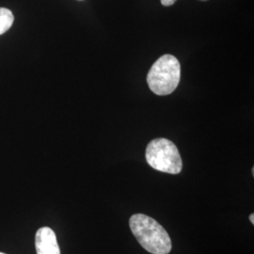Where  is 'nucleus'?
I'll return each instance as SVG.
<instances>
[{"instance_id":"1","label":"nucleus","mask_w":254,"mask_h":254,"mask_svg":"<svg viewBox=\"0 0 254 254\" xmlns=\"http://www.w3.org/2000/svg\"><path fill=\"white\" fill-rule=\"evenodd\" d=\"M129 226L141 247L152 254H169L172 240L168 232L155 219L144 214H135L129 219Z\"/></svg>"},{"instance_id":"2","label":"nucleus","mask_w":254,"mask_h":254,"mask_svg":"<svg viewBox=\"0 0 254 254\" xmlns=\"http://www.w3.org/2000/svg\"><path fill=\"white\" fill-rule=\"evenodd\" d=\"M181 78V65L172 55L160 57L151 67L147 74L150 90L156 95H169L179 85Z\"/></svg>"},{"instance_id":"3","label":"nucleus","mask_w":254,"mask_h":254,"mask_svg":"<svg viewBox=\"0 0 254 254\" xmlns=\"http://www.w3.org/2000/svg\"><path fill=\"white\" fill-rule=\"evenodd\" d=\"M146 160L158 172L178 174L181 173L183 161L177 147L167 138H155L146 149Z\"/></svg>"},{"instance_id":"4","label":"nucleus","mask_w":254,"mask_h":254,"mask_svg":"<svg viewBox=\"0 0 254 254\" xmlns=\"http://www.w3.org/2000/svg\"><path fill=\"white\" fill-rule=\"evenodd\" d=\"M37 254H61L54 231L49 227L40 228L35 236Z\"/></svg>"},{"instance_id":"5","label":"nucleus","mask_w":254,"mask_h":254,"mask_svg":"<svg viewBox=\"0 0 254 254\" xmlns=\"http://www.w3.org/2000/svg\"><path fill=\"white\" fill-rule=\"evenodd\" d=\"M13 14L8 9L0 8V35L9 30L13 24Z\"/></svg>"},{"instance_id":"6","label":"nucleus","mask_w":254,"mask_h":254,"mask_svg":"<svg viewBox=\"0 0 254 254\" xmlns=\"http://www.w3.org/2000/svg\"><path fill=\"white\" fill-rule=\"evenodd\" d=\"M177 0H161V4L165 7H169L173 5Z\"/></svg>"},{"instance_id":"7","label":"nucleus","mask_w":254,"mask_h":254,"mask_svg":"<svg viewBox=\"0 0 254 254\" xmlns=\"http://www.w3.org/2000/svg\"><path fill=\"white\" fill-rule=\"evenodd\" d=\"M250 220H251V222L254 224V214H252L251 216H250Z\"/></svg>"},{"instance_id":"8","label":"nucleus","mask_w":254,"mask_h":254,"mask_svg":"<svg viewBox=\"0 0 254 254\" xmlns=\"http://www.w3.org/2000/svg\"><path fill=\"white\" fill-rule=\"evenodd\" d=\"M200 1H207V0H200Z\"/></svg>"},{"instance_id":"9","label":"nucleus","mask_w":254,"mask_h":254,"mask_svg":"<svg viewBox=\"0 0 254 254\" xmlns=\"http://www.w3.org/2000/svg\"><path fill=\"white\" fill-rule=\"evenodd\" d=\"M0 254H3V253H0Z\"/></svg>"}]
</instances>
